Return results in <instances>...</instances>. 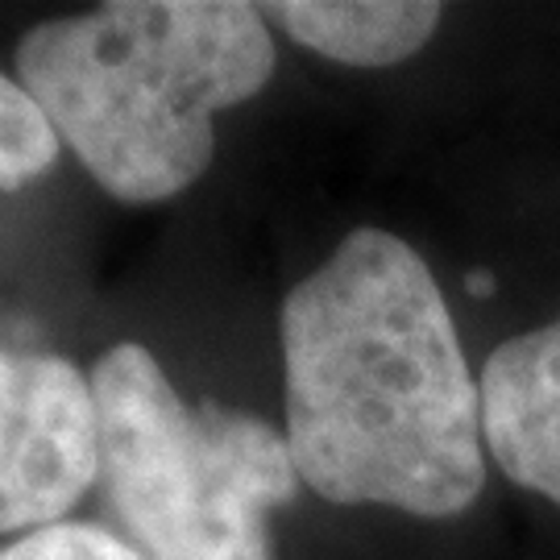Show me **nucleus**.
<instances>
[{
	"mask_svg": "<svg viewBox=\"0 0 560 560\" xmlns=\"http://www.w3.org/2000/svg\"><path fill=\"white\" fill-rule=\"evenodd\" d=\"M59 159V138L21 83L0 75V191L42 179Z\"/></svg>",
	"mask_w": 560,
	"mask_h": 560,
	"instance_id": "7",
	"label": "nucleus"
},
{
	"mask_svg": "<svg viewBox=\"0 0 560 560\" xmlns=\"http://www.w3.org/2000/svg\"><path fill=\"white\" fill-rule=\"evenodd\" d=\"M287 448L337 506L453 520L486 486L481 390L428 261L353 229L295 282L279 316Z\"/></svg>",
	"mask_w": 560,
	"mask_h": 560,
	"instance_id": "1",
	"label": "nucleus"
},
{
	"mask_svg": "<svg viewBox=\"0 0 560 560\" xmlns=\"http://www.w3.org/2000/svg\"><path fill=\"white\" fill-rule=\"evenodd\" d=\"M270 75L275 42L245 0H113L18 46V83L120 203L187 191L217 154V113Z\"/></svg>",
	"mask_w": 560,
	"mask_h": 560,
	"instance_id": "2",
	"label": "nucleus"
},
{
	"mask_svg": "<svg viewBox=\"0 0 560 560\" xmlns=\"http://www.w3.org/2000/svg\"><path fill=\"white\" fill-rule=\"evenodd\" d=\"M478 390L490 457L515 486L560 506V320L502 340Z\"/></svg>",
	"mask_w": 560,
	"mask_h": 560,
	"instance_id": "5",
	"label": "nucleus"
},
{
	"mask_svg": "<svg viewBox=\"0 0 560 560\" xmlns=\"http://www.w3.org/2000/svg\"><path fill=\"white\" fill-rule=\"evenodd\" d=\"M0 560H145L125 544L117 532H108L101 523H80V520H62L50 527H38L21 540L4 544Z\"/></svg>",
	"mask_w": 560,
	"mask_h": 560,
	"instance_id": "8",
	"label": "nucleus"
},
{
	"mask_svg": "<svg viewBox=\"0 0 560 560\" xmlns=\"http://www.w3.org/2000/svg\"><path fill=\"white\" fill-rule=\"evenodd\" d=\"M88 382L120 540L145 560H275L270 511L300 490L287 436L212 399L191 407L138 340L113 345Z\"/></svg>",
	"mask_w": 560,
	"mask_h": 560,
	"instance_id": "3",
	"label": "nucleus"
},
{
	"mask_svg": "<svg viewBox=\"0 0 560 560\" xmlns=\"http://www.w3.org/2000/svg\"><path fill=\"white\" fill-rule=\"evenodd\" d=\"M490 291H494V279H490L486 270H474V275H469V295H478V300H486Z\"/></svg>",
	"mask_w": 560,
	"mask_h": 560,
	"instance_id": "9",
	"label": "nucleus"
},
{
	"mask_svg": "<svg viewBox=\"0 0 560 560\" xmlns=\"http://www.w3.org/2000/svg\"><path fill=\"white\" fill-rule=\"evenodd\" d=\"M432 0H275L261 18L345 67H395L428 46L441 25Z\"/></svg>",
	"mask_w": 560,
	"mask_h": 560,
	"instance_id": "6",
	"label": "nucleus"
},
{
	"mask_svg": "<svg viewBox=\"0 0 560 560\" xmlns=\"http://www.w3.org/2000/svg\"><path fill=\"white\" fill-rule=\"evenodd\" d=\"M96 474V399L80 365L0 349V536L62 523Z\"/></svg>",
	"mask_w": 560,
	"mask_h": 560,
	"instance_id": "4",
	"label": "nucleus"
}]
</instances>
